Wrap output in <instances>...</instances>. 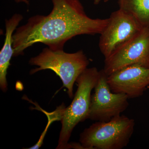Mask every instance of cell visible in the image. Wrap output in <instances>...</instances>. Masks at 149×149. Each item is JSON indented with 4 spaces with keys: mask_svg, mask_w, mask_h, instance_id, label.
Masks as SVG:
<instances>
[{
    "mask_svg": "<svg viewBox=\"0 0 149 149\" xmlns=\"http://www.w3.org/2000/svg\"><path fill=\"white\" fill-rule=\"evenodd\" d=\"M53 8L47 15L30 17L13 36V56L41 43L53 50H63L65 43L77 35H95L103 31L109 18L93 19L85 13L79 0H51Z\"/></svg>",
    "mask_w": 149,
    "mask_h": 149,
    "instance_id": "obj_1",
    "label": "cell"
},
{
    "mask_svg": "<svg viewBox=\"0 0 149 149\" xmlns=\"http://www.w3.org/2000/svg\"><path fill=\"white\" fill-rule=\"evenodd\" d=\"M119 9L134 17L143 27L149 28V0H118Z\"/></svg>",
    "mask_w": 149,
    "mask_h": 149,
    "instance_id": "obj_10",
    "label": "cell"
},
{
    "mask_svg": "<svg viewBox=\"0 0 149 149\" xmlns=\"http://www.w3.org/2000/svg\"><path fill=\"white\" fill-rule=\"evenodd\" d=\"M15 1L17 2H24L25 3H28V1L27 0H15Z\"/></svg>",
    "mask_w": 149,
    "mask_h": 149,
    "instance_id": "obj_13",
    "label": "cell"
},
{
    "mask_svg": "<svg viewBox=\"0 0 149 149\" xmlns=\"http://www.w3.org/2000/svg\"><path fill=\"white\" fill-rule=\"evenodd\" d=\"M148 88H149V86H148Z\"/></svg>",
    "mask_w": 149,
    "mask_h": 149,
    "instance_id": "obj_14",
    "label": "cell"
},
{
    "mask_svg": "<svg viewBox=\"0 0 149 149\" xmlns=\"http://www.w3.org/2000/svg\"><path fill=\"white\" fill-rule=\"evenodd\" d=\"M112 92L122 93L128 99L143 95L149 86V68L134 65L123 68L107 76Z\"/></svg>",
    "mask_w": 149,
    "mask_h": 149,
    "instance_id": "obj_8",
    "label": "cell"
},
{
    "mask_svg": "<svg viewBox=\"0 0 149 149\" xmlns=\"http://www.w3.org/2000/svg\"><path fill=\"white\" fill-rule=\"evenodd\" d=\"M29 63L38 68L32 69V74L40 70L49 69L55 72L68 90L70 98L73 97V88L77 77L87 68L89 61L82 50L68 53L63 50H53L49 47L43 49L38 56L30 59Z\"/></svg>",
    "mask_w": 149,
    "mask_h": 149,
    "instance_id": "obj_3",
    "label": "cell"
},
{
    "mask_svg": "<svg viewBox=\"0 0 149 149\" xmlns=\"http://www.w3.org/2000/svg\"><path fill=\"white\" fill-rule=\"evenodd\" d=\"M100 76L96 67L87 68L77 77V89L70 105L65 108L61 120L62 127L56 149H69V141L74 127L88 119L91 106V92Z\"/></svg>",
    "mask_w": 149,
    "mask_h": 149,
    "instance_id": "obj_4",
    "label": "cell"
},
{
    "mask_svg": "<svg viewBox=\"0 0 149 149\" xmlns=\"http://www.w3.org/2000/svg\"><path fill=\"white\" fill-rule=\"evenodd\" d=\"M143 27L134 17L121 10L113 12L100 34L99 46L105 59L132 40Z\"/></svg>",
    "mask_w": 149,
    "mask_h": 149,
    "instance_id": "obj_5",
    "label": "cell"
},
{
    "mask_svg": "<svg viewBox=\"0 0 149 149\" xmlns=\"http://www.w3.org/2000/svg\"><path fill=\"white\" fill-rule=\"evenodd\" d=\"M134 65L149 68V28L143 27L132 40L105 59L103 69L108 76Z\"/></svg>",
    "mask_w": 149,
    "mask_h": 149,
    "instance_id": "obj_7",
    "label": "cell"
},
{
    "mask_svg": "<svg viewBox=\"0 0 149 149\" xmlns=\"http://www.w3.org/2000/svg\"><path fill=\"white\" fill-rule=\"evenodd\" d=\"M135 125L134 119L119 115L85 128L79 141L85 149H122L129 143Z\"/></svg>",
    "mask_w": 149,
    "mask_h": 149,
    "instance_id": "obj_2",
    "label": "cell"
},
{
    "mask_svg": "<svg viewBox=\"0 0 149 149\" xmlns=\"http://www.w3.org/2000/svg\"><path fill=\"white\" fill-rule=\"evenodd\" d=\"M23 18L21 15L15 14L10 19L6 21L5 40L0 53V88L3 92L7 91V73L10 65L11 58L13 56V32Z\"/></svg>",
    "mask_w": 149,
    "mask_h": 149,
    "instance_id": "obj_9",
    "label": "cell"
},
{
    "mask_svg": "<svg viewBox=\"0 0 149 149\" xmlns=\"http://www.w3.org/2000/svg\"><path fill=\"white\" fill-rule=\"evenodd\" d=\"M109 0H94V3L95 4H99L101 2H107Z\"/></svg>",
    "mask_w": 149,
    "mask_h": 149,
    "instance_id": "obj_12",
    "label": "cell"
},
{
    "mask_svg": "<svg viewBox=\"0 0 149 149\" xmlns=\"http://www.w3.org/2000/svg\"><path fill=\"white\" fill-rule=\"evenodd\" d=\"M65 109V107H64V105H62L58 107L56 111H55L53 112L52 113H48L46 111H44L46 115L47 116L48 120H49L47 125L45 129L44 130V132L41 135L40 140H39L37 143L35 144V146H33L30 147L29 148L27 149H38L40 148V147L42 146V145L43 144V140H44L46 132L49 126L53 121L61 120Z\"/></svg>",
    "mask_w": 149,
    "mask_h": 149,
    "instance_id": "obj_11",
    "label": "cell"
},
{
    "mask_svg": "<svg viewBox=\"0 0 149 149\" xmlns=\"http://www.w3.org/2000/svg\"><path fill=\"white\" fill-rule=\"evenodd\" d=\"M107 76L103 69L100 70L95 92L91 95L88 119L108 121L121 114L129 106V99L126 95L112 92L108 83Z\"/></svg>",
    "mask_w": 149,
    "mask_h": 149,
    "instance_id": "obj_6",
    "label": "cell"
}]
</instances>
